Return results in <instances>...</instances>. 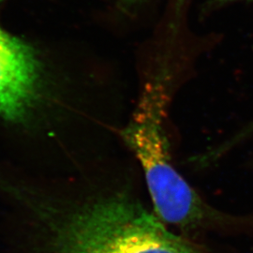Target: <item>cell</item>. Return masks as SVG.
<instances>
[{
    "mask_svg": "<svg viewBox=\"0 0 253 253\" xmlns=\"http://www.w3.org/2000/svg\"><path fill=\"white\" fill-rule=\"evenodd\" d=\"M20 253H204L124 192L63 197L0 183Z\"/></svg>",
    "mask_w": 253,
    "mask_h": 253,
    "instance_id": "obj_1",
    "label": "cell"
},
{
    "mask_svg": "<svg viewBox=\"0 0 253 253\" xmlns=\"http://www.w3.org/2000/svg\"><path fill=\"white\" fill-rule=\"evenodd\" d=\"M172 81L170 67L162 63L145 82L131 118L120 131L145 174L154 213L164 224L185 232L207 229L220 221L174 167L164 127Z\"/></svg>",
    "mask_w": 253,
    "mask_h": 253,
    "instance_id": "obj_2",
    "label": "cell"
},
{
    "mask_svg": "<svg viewBox=\"0 0 253 253\" xmlns=\"http://www.w3.org/2000/svg\"><path fill=\"white\" fill-rule=\"evenodd\" d=\"M43 68L35 52L0 28V118L19 122L44 89Z\"/></svg>",
    "mask_w": 253,
    "mask_h": 253,
    "instance_id": "obj_3",
    "label": "cell"
},
{
    "mask_svg": "<svg viewBox=\"0 0 253 253\" xmlns=\"http://www.w3.org/2000/svg\"><path fill=\"white\" fill-rule=\"evenodd\" d=\"M252 133H253V123L251 126H247L242 131H240L237 135H235V138H233V139L231 140V142H230V143H227L226 145H224L223 147L225 148V146H226V148H229V147H231L232 145H235L237 142L243 140L247 136L252 135Z\"/></svg>",
    "mask_w": 253,
    "mask_h": 253,
    "instance_id": "obj_4",
    "label": "cell"
},
{
    "mask_svg": "<svg viewBox=\"0 0 253 253\" xmlns=\"http://www.w3.org/2000/svg\"><path fill=\"white\" fill-rule=\"evenodd\" d=\"M141 0H122V3L125 5V6H128V5H131V4H134L136 2H139Z\"/></svg>",
    "mask_w": 253,
    "mask_h": 253,
    "instance_id": "obj_5",
    "label": "cell"
},
{
    "mask_svg": "<svg viewBox=\"0 0 253 253\" xmlns=\"http://www.w3.org/2000/svg\"><path fill=\"white\" fill-rule=\"evenodd\" d=\"M233 1H238V0H215V2H217L218 4H224V3H229Z\"/></svg>",
    "mask_w": 253,
    "mask_h": 253,
    "instance_id": "obj_6",
    "label": "cell"
}]
</instances>
